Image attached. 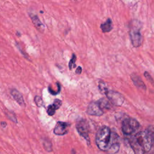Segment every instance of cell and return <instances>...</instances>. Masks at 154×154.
<instances>
[{"mask_svg":"<svg viewBox=\"0 0 154 154\" xmlns=\"http://www.w3.org/2000/svg\"><path fill=\"white\" fill-rule=\"evenodd\" d=\"M99 88L100 92H102L103 94H105V92L108 90V88H106L105 84L104 82H99Z\"/></svg>","mask_w":154,"mask_h":154,"instance_id":"obj_19","label":"cell"},{"mask_svg":"<svg viewBox=\"0 0 154 154\" xmlns=\"http://www.w3.org/2000/svg\"><path fill=\"white\" fill-rule=\"evenodd\" d=\"M56 109H56L55 106L53 104L49 105L47 108V112L49 114V116H52L55 114Z\"/></svg>","mask_w":154,"mask_h":154,"instance_id":"obj_16","label":"cell"},{"mask_svg":"<svg viewBox=\"0 0 154 154\" xmlns=\"http://www.w3.org/2000/svg\"><path fill=\"white\" fill-rule=\"evenodd\" d=\"M87 112L88 114L95 116H100L103 114V111L100 108L97 101L91 102L89 103Z\"/></svg>","mask_w":154,"mask_h":154,"instance_id":"obj_8","label":"cell"},{"mask_svg":"<svg viewBox=\"0 0 154 154\" xmlns=\"http://www.w3.org/2000/svg\"><path fill=\"white\" fill-rule=\"evenodd\" d=\"M144 75L146 79L149 82H150L153 85H154V81H153V78H152V76H150V75L147 72H145L144 73Z\"/></svg>","mask_w":154,"mask_h":154,"instance_id":"obj_20","label":"cell"},{"mask_svg":"<svg viewBox=\"0 0 154 154\" xmlns=\"http://www.w3.org/2000/svg\"><path fill=\"white\" fill-rule=\"evenodd\" d=\"M43 146H44V147L46 150H47L48 152L52 151V144L49 141H48L46 140H45V141L43 143Z\"/></svg>","mask_w":154,"mask_h":154,"instance_id":"obj_18","label":"cell"},{"mask_svg":"<svg viewBox=\"0 0 154 154\" xmlns=\"http://www.w3.org/2000/svg\"><path fill=\"white\" fill-rule=\"evenodd\" d=\"M119 149H120V138L117 134H116L115 132H111V140H110L109 145L107 151L111 153H116L118 152V151L119 150Z\"/></svg>","mask_w":154,"mask_h":154,"instance_id":"obj_7","label":"cell"},{"mask_svg":"<svg viewBox=\"0 0 154 154\" xmlns=\"http://www.w3.org/2000/svg\"><path fill=\"white\" fill-rule=\"evenodd\" d=\"M97 102L103 111L104 109H109L111 107V105L110 103L111 102L109 100L108 98H102L99 99Z\"/></svg>","mask_w":154,"mask_h":154,"instance_id":"obj_14","label":"cell"},{"mask_svg":"<svg viewBox=\"0 0 154 154\" xmlns=\"http://www.w3.org/2000/svg\"><path fill=\"white\" fill-rule=\"evenodd\" d=\"M100 28L103 32H109L112 29V23L110 19H108L104 23L100 25Z\"/></svg>","mask_w":154,"mask_h":154,"instance_id":"obj_13","label":"cell"},{"mask_svg":"<svg viewBox=\"0 0 154 154\" xmlns=\"http://www.w3.org/2000/svg\"><path fill=\"white\" fill-rule=\"evenodd\" d=\"M70 125L66 122H58L54 129V133L57 135H64L68 132V128Z\"/></svg>","mask_w":154,"mask_h":154,"instance_id":"obj_9","label":"cell"},{"mask_svg":"<svg viewBox=\"0 0 154 154\" xmlns=\"http://www.w3.org/2000/svg\"><path fill=\"white\" fill-rule=\"evenodd\" d=\"M105 94L107 98L111 102V103L114 106H120L123 105L125 101V97L120 93L112 90H108L105 92Z\"/></svg>","mask_w":154,"mask_h":154,"instance_id":"obj_5","label":"cell"},{"mask_svg":"<svg viewBox=\"0 0 154 154\" xmlns=\"http://www.w3.org/2000/svg\"><path fill=\"white\" fill-rule=\"evenodd\" d=\"M81 72H82V68H81V67H80V66L78 67L77 69H76V73L77 74H80V73H81Z\"/></svg>","mask_w":154,"mask_h":154,"instance_id":"obj_22","label":"cell"},{"mask_svg":"<svg viewBox=\"0 0 154 154\" xmlns=\"http://www.w3.org/2000/svg\"><path fill=\"white\" fill-rule=\"evenodd\" d=\"M76 127L79 135L83 137L86 140L90 141V138L88 136L89 126L88 122L84 119L80 120L77 122Z\"/></svg>","mask_w":154,"mask_h":154,"instance_id":"obj_6","label":"cell"},{"mask_svg":"<svg viewBox=\"0 0 154 154\" xmlns=\"http://www.w3.org/2000/svg\"><path fill=\"white\" fill-rule=\"evenodd\" d=\"M11 94L13 97L14 99L18 103L19 105L21 106H24L25 105L23 97L22 95V94L16 89H12L10 92Z\"/></svg>","mask_w":154,"mask_h":154,"instance_id":"obj_11","label":"cell"},{"mask_svg":"<svg viewBox=\"0 0 154 154\" xmlns=\"http://www.w3.org/2000/svg\"><path fill=\"white\" fill-rule=\"evenodd\" d=\"M111 137L110 129L107 126L101 127L96 135V143L98 148L103 151H107Z\"/></svg>","mask_w":154,"mask_h":154,"instance_id":"obj_2","label":"cell"},{"mask_svg":"<svg viewBox=\"0 0 154 154\" xmlns=\"http://www.w3.org/2000/svg\"><path fill=\"white\" fill-rule=\"evenodd\" d=\"M140 128V123L138 122L132 118L125 119L122 125V130L125 135H132L134 134Z\"/></svg>","mask_w":154,"mask_h":154,"instance_id":"obj_4","label":"cell"},{"mask_svg":"<svg viewBox=\"0 0 154 154\" xmlns=\"http://www.w3.org/2000/svg\"><path fill=\"white\" fill-rule=\"evenodd\" d=\"M30 17L31 19L32 20V22L33 23V24L34 25L35 27L41 32H43L45 29V25L42 23V22L40 21V20L39 19L37 15L31 14H30Z\"/></svg>","mask_w":154,"mask_h":154,"instance_id":"obj_10","label":"cell"},{"mask_svg":"<svg viewBox=\"0 0 154 154\" xmlns=\"http://www.w3.org/2000/svg\"><path fill=\"white\" fill-rule=\"evenodd\" d=\"M34 101H35L36 105L38 107H42V106H44V102L40 96H36L34 98Z\"/></svg>","mask_w":154,"mask_h":154,"instance_id":"obj_15","label":"cell"},{"mask_svg":"<svg viewBox=\"0 0 154 154\" xmlns=\"http://www.w3.org/2000/svg\"><path fill=\"white\" fill-rule=\"evenodd\" d=\"M56 108V109H58L62 105V101L58 99H56L54 100V103H52Z\"/></svg>","mask_w":154,"mask_h":154,"instance_id":"obj_21","label":"cell"},{"mask_svg":"<svg viewBox=\"0 0 154 154\" xmlns=\"http://www.w3.org/2000/svg\"><path fill=\"white\" fill-rule=\"evenodd\" d=\"M153 144L154 140L147 131L137 132L130 139L131 147L137 154L149 152Z\"/></svg>","mask_w":154,"mask_h":154,"instance_id":"obj_1","label":"cell"},{"mask_svg":"<svg viewBox=\"0 0 154 154\" xmlns=\"http://www.w3.org/2000/svg\"><path fill=\"white\" fill-rule=\"evenodd\" d=\"M129 35L131 43L134 47L138 48L141 46L143 38L140 32V22L137 20H134L131 23L129 30Z\"/></svg>","mask_w":154,"mask_h":154,"instance_id":"obj_3","label":"cell"},{"mask_svg":"<svg viewBox=\"0 0 154 154\" xmlns=\"http://www.w3.org/2000/svg\"><path fill=\"white\" fill-rule=\"evenodd\" d=\"M75 61H76V55L75 54H73L72 57L70 60L69 64V67L70 69H72V68H74L76 66Z\"/></svg>","mask_w":154,"mask_h":154,"instance_id":"obj_17","label":"cell"},{"mask_svg":"<svg viewBox=\"0 0 154 154\" xmlns=\"http://www.w3.org/2000/svg\"><path fill=\"white\" fill-rule=\"evenodd\" d=\"M131 77L132 81H133V82L135 86H137V87L140 88L143 90L146 89L145 84L143 82V81L140 78V76H138L137 75H136L135 73H133V74L131 75Z\"/></svg>","mask_w":154,"mask_h":154,"instance_id":"obj_12","label":"cell"}]
</instances>
